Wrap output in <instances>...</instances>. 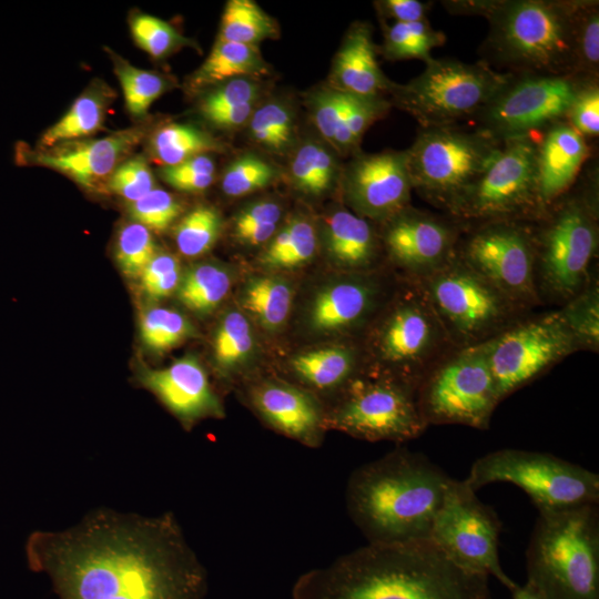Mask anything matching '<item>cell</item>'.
<instances>
[{
  "instance_id": "obj_33",
  "label": "cell",
  "mask_w": 599,
  "mask_h": 599,
  "mask_svg": "<svg viewBox=\"0 0 599 599\" xmlns=\"http://www.w3.org/2000/svg\"><path fill=\"white\" fill-rule=\"evenodd\" d=\"M292 298L293 291L284 278L261 276L247 283L242 304L263 327L275 329L285 322Z\"/></svg>"
},
{
  "instance_id": "obj_1",
  "label": "cell",
  "mask_w": 599,
  "mask_h": 599,
  "mask_svg": "<svg viewBox=\"0 0 599 599\" xmlns=\"http://www.w3.org/2000/svg\"><path fill=\"white\" fill-rule=\"evenodd\" d=\"M29 567L59 599H203L207 572L172 514L99 510L63 531H35Z\"/></svg>"
},
{
  "instance_id": "obj_55",
  "label": "cell",
  "mask_w": 599,
  "mask_h": 599,
  "mask_svg": "<svg viewBox=\"0 0 599 599\" xmlns=\"http://www.w3.org/2000/svg\"><path fill=\"white\" fill-rule=\"evenodd\" d=\"M432 3L419 0H383L376 1L375 6L383 18L394 23H409L427 20Z\"/></svg>"
},
{
  "instance_id": "obj_6",
  "label": "cell",
  "mask_w": 599,
  "mask_h": 599,
  "mask_svg": "<svg viewBox=\"0 0 599 599\" xmlns=\"http://www.w3.org/2000/svg\"><path fill=\"white\" fill-rule=\"evenodd\" d=\"M526 562L544 599H599L598 504L539 512Z\"/></svg>"
},
{
  "instance_id": "obj_8",
  "label": "cell",
  "mask_w": 599,
  "mask_h": 599,
  "mask_svg": "<svg viewBox=\"0 0 599 599\" xmlns=\"http://www.w3.org/2000/svg\"><path fill=\"white\" fill-rule=\"evenodd\" d=\"M424 71L406 84L393 83L394 102L420 128L471 121L514 74L499 72L479 60L432 58Z\"/></svg>"
},
{
  "instance_id": "obj_9",
  "label": "cell",
  "mask_w": 599,
  "mask_h": 599,
  "mask_svg": "<svg viewBox=\"0 0 599 599\" xmlns=\"http://www.w3.org/2000/svg\"><path fill=\"white\" fill-rule=\"evenodd\" d=\"M416 282L455 348L480 345L529 313L468 266L457 253Z\"/></svg>"
},
{
  "instance_id": "obj_10",
  "label": "cell",
  "mask_w": 599,
  "mask_h": 599,
  "mask_svg": "<svg viewBox=\"0 0 599 599\" xmlns=\"http://www.w3.org/2000/svg\"><path fill=\"white\" fill-rule=\"evenodd\" d=\"M538 133L502 141L495 159L446 214L464 225L538 220L545 213L538 186Z\"/></svg>"
},
{
  "instance_id": "obj_16",
  "label": "cell",
  "mask_w": 599,
  "mask_h": 599,
  "mask_svg": "<svg viewBox=\"0 0 599 599\" xmlns=\"http://www.w3.org/2000/svg\"><path fill=\"white\" fill-rule=\"evenodd\" d=\"M481 346L500 402L579 351L559 309L527 314Z\"/></svg>"
},
{
  "instance_id": "obj_54",
  "label": "cell",
  "mask_w": 599,
  "mask_h": 599,
  "mask_svg": "<svg viewBox=\"0 0 599 599\" xmlns=\"http://www.w3.org/2000/svg\"><path fill=\"white\" fill-rule=\"evenodd\" d=\"M566 121L583 138L599 133V80L586 82L578 91Z\"/></svg>"
},
{
  "instance_id": "obj_42",
  "label": "cell",
  "mask_w": 599,
  "mask_h": 599,
  "mask_svg": "<svg viewBox=\"0 0 599 599\" xmlns=\"http://www.w3.org/2000/svg\"><path fill=\"white\" fill-rule=\"evenodd\" d=\"M114 71L123 91L125 106L134 116L145 115L167 88L160 74L135 68L120 58L114 61Z\"/></svg>"
},
{
  "instance_id": "obj_35",
  "label": "cell",
  "mask_w": 599,
  "mask_h": 599,
  "mask_svg": "<svg viewBox=\"0 0 599 599\" xmlns=\"http://www.w3.org/2000/svg\"><path fill=\"white\" fill-rule=\"evenodd\" d=\"M316 244L313 224L305 219L295 217L271 238L261 262L271 267L300 266L313 257Z\"/></svg>"
},
{
  "instance_id": "obj_48",
  "label": "cell",
  "mask_w": 599,
  "mask_h": 599,
  "mask_svg": "<svg viewBox=\"0 0 599 599\" xmlns=\"http://www.w3.org/2000/svg\"><path fill=\"white\" fill-rule=\"evenodd\" d=\"M156 252L151 231L145 226L133 222L126 224L119 233L115 257L126 276H140Z\"/></svg>"
},
{
  "instance_id": "obj_62",
  "label": "cell",
  "mask_w": 599,
  "mask_h": 599,
  "mask_svg": "<svg viewBox=\"0 0 599 599\" xmlns=\"http://www.w3.org/2000/svg\"><path fill=\"white\" fill-rule=\"evenodd\" d=\"M512 593V599H544L529 583L518 586Z\"/></svg>"
},
{
  "instance_id": "obj_58",
  "label": "cell",
  "mask_w": 599,
  "mask_h": 599,
  "mask_svg": "<svg viewBox=\"0 0 599 599\" xmlns=\"http://www.w3.org/2000/svg\"><path fill=\"white\" fill-rule=\"evenodd\" d=\"M500 0H453L443 1V7L450 14L480 16L487 19L498 7Z\"/></svg>"
},
{
  "instance_id": "obj_15",
  "label": "cell",
  "mask_w": 599,
  "mask_h": 599,
  "mask_svg": "<svg viewBox=\"0 0 599 599\" xmlns=\"http://www.w3.org/2000/svg\"><path fill=\"white\" fill-rule=\"evenodd\" d=\"M455 347L420 285L409 286L380 322L374 339L385 374L416 388L429 369Z\"/></svg>"
},
{
  "instance_id": "obj_26",
  "label": "cell",
  "mask_w": 599,
  "mask_h": 599,
  "mask_svg": "<svg viewBox=\"0 0 599 599\" xmlns=\"http://www.w3.org/2000/svg\"><path fill=\"white\" fill-rule=\"evenodd\" d=\"M377 298L372 280L354 276L328 285L314 298L311 325L317 331L351 328L365 321Z\"/></svg>"
},
{
  "instance_id": "obj_46",
  "label": "cell",
  "mask_w": 599,
  "mask_h": 599,
  "mask_svg": "<svg viewBox=\"0 0 599 599\" xmlns=\"http://www.w3.org/2000/svg\"><path fill=\"white\" fill-rule=\"evenodd\" d=\"M270 162L254 154L234 160L224 171L222 190L229 196H242L270 185L277 176Z\"/></svg>"
},
{
  "instance_id": "obj_18",
  "label": "cell",
  "mask_w": 599,
  "mask_h": 599,
  "mask_svg": "<svg viewBox=\"0 0 599 599\" xmlns=\"http://www.w3.org/2000/svg\"><path fill=\"white\" fill-rule=\"evenodd\" d=\"M580 75L514 74L509 82L470 121L499 141L540 132L566 121L581 87Z\"/></svg>"
},
{
  "instance_id": "obj_40",
  "label": "cell",
  "mask_w": 599,
  "mask_h": 599,
  "mask_svg": "<svg viewBox=\"0 0 599 599\" xmlns=\"http://www.w3.org/2000/svg\"><path fill=\"white\" fill-rule=\"evenodd\" d=\"M251 138L263 148L285 152L294 141L295 128L291 109L277 101H271L254 110L250 121Z\"/></svg>"
},
{
  "instance_id": "obj_43",
  "label": "cell",
  "mask_w": 599,
  "mask_h": 599,
  "mask_svg": "<svg viewBox=\"0 0 599 599\" xmlns=\"http://www.w3.org/2000/svg\"><path fill=\"white\" fill-rule=\"evenodd\" d=\"M578 74L599 80V2L580 0L575 20Z\"/></svg>"
},
{
  "instance_id": "obj_29",
  "label": "cell",
  "mask_w": 599,
  "mask_h": 599,
  "mask_svg": "<svg viewBox=\"0 0 599 599\" xmlns=\"http://www.w3.org/2000/svg\"><path fill=\"white\" fill-rule=\"evenodd\" d=\"M266 71L267 65L257 47L217 40L194 73L191 85L202 89L243 77L262 75Z\"/></svg>"
},
{
  "instance_id": "obj_49",
  "label": "cell",
  "mask_w": 599,
  "mask_h": 599,
  "mask_svg": "<svg viewBox=\"0 0 599 599\" xmlns=\"http://www.w3.org/2000/svg\"><path fill=\"white\" fill-rule=\"evenodd\" d=\"M129 212L135 223L150 231L164 232L180 215L181 205L172 194L154 187L141 199L132 202Z\"/></svg>"
},
{
  "instance_id": "obj_31",
  "label": "cell",
  "mask_w": 599,
  "mask_h": 599,
  "mask_svg": "<svg viewBox=\"0 0 599 599\" xmlns=\"http://www.w3.org/2000/svg\"><path fill=\"white\" fill-rule=\"evenodd\" d=\"M339 174L334 154L316 141H307L297 149L290 165L294 186L313 196L329 191Z\"/></svg>"
},
{
  "instance_id": "obj_24",
  "label": "cell",
  "mask_w": 599,
  "mask_h": 599,
  "mask_svg": "<svg viewBox=\"0 0 599 599\" xmlns=\"http://www.w3.org/2000/svg\"><path fill=\"white\" fill-rule=\"evenodd\" d=\"M140 129L115 132L98 140L72 143L37 155V162L57 170L85 187L109 177L142 139Z\"/></svg>"
},
{
  "instance_id": "obj_37",
  "label": "cell",
  "mask_w": 599,
  "mask_h": 599,
  "mask_svg": "<svg viewBox=\"0 0 599 599\" xmlns=\"http://www.w3.org/2000/svg\"><path fill=\"white\" fill-rule=\"evenodd\" d=\"M105 102L97 93L79 97L65 114L42 135L41 143L52 148L65 142L90 136L102 128Z\"/></svg>"
},
{
  "instance_id": "obj_56",
  "label": "cell",
  "mask_w": 599,
  "mask_h": 599,
  "mask_svg": "<svg viewBox=\"0 0 599 599\" xmlns=\"http://www.w3.org/2000/svg\"><path fill=\"white\" fill-rule=\"evenodd\" d=\"M281 206L273 201H260L244 207L234 220V230L264 223H278Z\"/></svg>"
},
{
  "instance_id": "obj_36",
  "label": "cell",
  "mask_w": 599,
  "mask_h": 599,
  "mask_svg": "<svg viewBox=\"0 0 599 599\" xmlns=\"http://www.w3.org/2000/svg\"><path fill=\"white\" fill-rule=\"evenodd\" d=\"M231 287L229 273L214 264H200L181 276L179 300L196 313L212 312L226 296Z\"/></svg>"
},
{
  "instance_id": "obj_27",
  "label": "cell",
  "mask_w": 599,
  "mask_h": 599,
  "mask_svg": "<svg viewBox=\"0 0 599 599\" xmlns=\"http://www.w3.org/2000/svg\"><path fill=\"white\" fill-rule=\"evenodd\" d=\"M324 243L329 257L339 266L363 270L376 258L379 235L367 219L337 210L324 225Z\"/></svg>"
},
{
  "instance_id": "obj_51",
  "label": "cell",
  "mask_w": 599,
  "mask_h": 599,
  "mask_svg": "<svg viewBox=\"0 0 599 599\" xmlns=\"http://www.w3.org/2000/svg\"><path fill=\"white\" fill-rule=\"evenodd\" d=\"M260 97V85L250 78L233 79L222 83L203 98L201 114L209 120L215 114L243 104L255 103Z\"/></svg>"
},
{
  "instance_id": "obj_5",
  "label": "cell",
  "mask_w": 599,
  "mask_h": 599,
  "mask_svg": "<svg viewBox=\"0 0 599 599\" xmlns=\"http://www.w3.org/2000/svg\"><path fill=\"white\" fill-rule=\"evenodd\" d=\"M583 166L572 187L534 221L540 300L564 305L590 282L599 244L597 163Z\"/></svg>"
},
{
  "instance_id": "obj_50",
  "label": "cell",
  "mask_w": 599,
  "mask_h": 599,
  "mask_svg": "<svg viewBox=\"0 0 599 599\" xmlns=\"http://www.w3.org/2000/svg\"><path fill=\"white\" fill-rule=\"evenodd\" d=\"M106 186L112 193L132 203L154 189V176L146 159L134 156L114 169L108 177Z\"/></svg>"
},
{
  "instance_id": "obj_17",
  "label": "cell",
  "mask_w": 599,
  "mask_h": 599,
  "mask_svg": "<svg viewBox=\"0 0 599 599\" xmlns=\"http://www.w3.org/2000/svg\"><path fill=\"white\" fill-rule=\"evenodd\" d=\"M501 522L465 480L450 479L433 520L429 539L455 564L496 578L514 591L517 585L504 571L498 554Z\"/></svg>"
},
{
  "instance_id": "obj_21",
  "label": "cell",
  "mask_w": 599,
  "mask_h": 599,
  "mask_svg": "<svg viewBox=\"0 0 599 599\" xmlns=\"http://www.w3.org/2000/svg\"><path fill=\"white\" fill-rule=\"evenodd\" d=\"M139 380L185 426L224 415L219 396L194 356L182 357L161 369L143 368Z\"/></svg>"
},
{
  "instance_id": "obj_28",
  "label": "cell",
  "mask_w": 599,
  "mask_h": 599,
  "mask_svg": "<svg viewBox=\"0 0 599 599\" xmlns=\"http://www.w3.org/2000/svg\"><path fill=\"white\" fill-rule=\"evenodd\" d=\"M297 377L318 392L341 389L342 394L357 377L356 354L348 346H332L297 355L292 361Z\"/></svg>"
},
{
  "instance_id": "obj_11",
  "label": "cell",
  "mask_w": 599,
  "mask_h": 599,
  "mask_svg": "<svg viewBox=\"0 0 599 599\" xmlns=\"http://www.w3.org/2000/svg\"><path fill=\"white\" fill-rule=\"evenodd\" d=\"M464 480L475 491L491 483L514 484L539 512L599 502L598 474L548 453L495 450L478 458Z\"/></svg>"
},
{
  "instance_id": "obj_32",
  "label": "cell",
  "mask_w": 599,
  "mask_h": 599,
  "mask_svg": "<svg viewBox=\"0 0 599 599\" xmlns=\"http://www.w3.org/2000/svg\"><path fill=\"white\" fill-rule=\"evenodd\" d=\"M277 32L275 21L256 2L230 0L222 14L219 40L257 47Z\"/></svg>"
},
{
  "instance_id": "obj_57",
  "label": "cell",
  "mask_w": 599,
  "mask_h": 599,
  "mask_svg": "<svg viewBox=\"0 0 599 599\" xmlns=\"http://www.w3.org/2000/svg\"><path fill=\"white\" fill-rule=\"evenodd\" d=\"M180 268L177 258L165 252H156L140 274L142 288L148 287L164 274Z\"/></svg>"
},
{
  "instance_id": "obj_14",
  "label": "cell",
  "mask_w": 599,
  "mask_h": 599,
  "mask_svg": "<svg viewBox=\"0 0 599 599\" xmlns=\"http://www.w3.org/2000/svg\"><path fill=\"white\" fill-rule=\"evenodd\" d=\"M325 424L361 439L396 443L417 438L428 427L416 387L385 373L355 378L326 412Z\"/></svg>"
},
{
  "instance_id": "obj_39",
  "label": "cell",
  "mask_w": 599,
  "mask_h": 599,
  "mask_svg": "<svg viewBox=\"0 0 599 599\" xmlns=\"http://www.w3.org/2000/svg\"><path fill=\"white\" fill-rule=\"evenodd\" d=\"M389 108L390 102L383 97H361L347 93L346 106L333 146L342 153L358 149L366 130L383 118Z\"/></svg>"
},
{
  "instance_id": "obj_4",
  "label": "cell",
  "mask_w": 599,
  "mask_h": 599,
  "mask_svg": "<svg viewBox=\"0 0 599 599\" xmlns=\"http://www.w3.org/2000/svg\"><path fill=\"white\" fill-rule=\"evenodd\" d=\"M579 1L500 0L487 18L480 60L511 74L579 75L575 51Z\"/></svg>"
},
{
  "instance_id": "obj_60",
  "label": "cell",
  "mask_w": 599,
  "mask_h": 599,
  "mask_svg": "<svg viewBox=\"0 0 599 599\" xmlns=\"http://www.w3.org/2000/svg\"><path fill=\"white\" fill-rule=\"evenodd\" d=\"M277 223H264L234 230V235L244 244L260 245L270 241L276 232Z\"/></svg>"
},
{
  "instance_id": "obj_20",
  "label": "cell",
  "mask_w": 599,
  "mask_h": 599,
  "mask_svg": "<svg viewBox=\"0 0 599 599\" xmlns=\"http://www.w3.org/2000/svg\"><path fill=\"white\" fill-rule=\"evenodd\" d=\"M343 193L355 214L383 222L410 205L406 150L357 155L342 173Z\"/></svg>"
},
{
  "instance_id": "obj_23",
  "label": "cell",
  "mask_w": 599,
  "mask_h": 599,
  "mask_svg": "<svg viewBox=\"0 0 599 599\" xmlns=\"http://www.w3.org/2000/svg\"><path fill=\"white\" fill-rule=\"evenodd\" d=\"M589 156L587 139L567 121L538 133V186L545 211L572 187Z\"/></svg>"
},
{
  "instance_id": "obj_13",
  "label": "cell",
  "mask_w": 599,
  "mask_h": 599,
  "mask_svg": "<svg viewBox=\"0 0 599 599\" xmlns=\"http://www.w3.org/2000/svg\"><path fill=\"white\" fill-rule=\"evenodd\" d=\"M532 222L498 220L464 225L456 250L468 266L526 312L541 304Z\"/></svg>"
},
{
  "instance_id": "obj_59",
  "label": "cell",
  "mask_w": 599,
  "mask_h": 599,
  "mask_svg": "<svg viewBox=\"0 0 599 599\" xmlns=\"http://www.w3.org/2000/svg\"><path fill=\"white\" fill-rule=\"evenodd\" d=\"M255 103L243 104L235 109L213 115L207 121L221 129H236L250 121Z\"/></svg>"
},
{
  "instance_id": "obj_41",
  "label": "cell",
  "mask_w": 599,
  "mask_h": 599,
  "mask_svg": "<svg viewBox=\"0 0 599 599\" xmlns=\"http://www.w3.org/2000/svg\"><path fill=\"white\" fill-rule=\"evenodd\" d=\"M221 230L222 217L217 210L207 205L196 206L176 225V246L187 257L202 255L214 245Z\"/></svg>"
},
{
  "instance_id": "obj_3",
  "label": "cell",
  "mask_w": 599,
  "mask_h": 599,
  "mask_svg": "<svg viewBox=\"0 0 599 599\" xmlns=\"http://www.w3.org/2000/svg\"><path fill=\"white\" fill-rule=\"evenodd\" d=\"M450 479L424 454L397 448L351 474L346 509L368 544L429 539Z\"/></svg>"
},
{
  "instance_id": "obj_44",
  "label": "cell",
  "mask_w": 599,
  "mask_h": 599,
  "mask_svg": "<svg viewBox=\"0 0 599 599\" xmlns=\"http://www.w3.org/2000/svg\"><path fill=\"white\" fill-rule=\"evenodd\" d=\"M190 322L179 312L154 307L140 319V334L144 345L154 352H165L192 335Z\"/></svg>"
},
{
  "instance_id": "obj_25",
  "label": "cell",
  "mask_w": 599,
  "mask_h": 599,
  "mask_svg": "<svg viewBox=\"0 0 599 599\" xmlns=\"http://www.w3.org/2000/svg\"><path fill=\"white\" fill-rule=\"evenodd\" d=\"M376 58L370 27L354 23L335 55L331 87L361 97H383L393 82L385 77Z\"/></svg>"
},
{
  "instance_id": "obj_30",
  "label": "cell",
  "mask_w": 599,
  "mask_h": 599,
  "mask_svg": "<svg viewBox=\"0 0 599 599\" xmlns=\"http://www.w3.org/2000/svg\"><path fill=\"white\" fill-rule=\"evenodd\" d=\"M150 148L154 159L163 166L222 150V145L209 133L184 123H170L158 129L151 138Z\"/></svg>"
},
{
  "instance_id": "obj_52",
  "label": "cell",
  "mask_w": 599,
  "mask_h": 599,
  "mask_svg": "<svg viewBox=\"0 0 599 599\" xmlns=\"http://www.w3.org/2000/svg\"><path fill=\"white\" fill-rule=\"evenodd\" d=\"M215 165L209 154H201L160 170L161 177L172 187L183 192H201L214 181Z\"/></svg>"
},
{
  "instance_id": "obj_34",
  "label": "cell",
  "mask_w": 599,
  "mask_h": 599,
  "mask_svg": "<svg viewBox=\"0 0 599 599\" xmlns=\"http://www.w3.org/2000/svg\"><path fill=\"white\" fill-rule=\"evenodd\" d=\"M446 42V34L434 29L428 19L384 27L383 54L387 60L417 59L425 63L433 57L432 50Z\"/></svg>"
},
{
  "instance_id": "obj_61",
  "label": "cell",
  "mask_w": 599,
  "mask_h": 599,
  "mask_svg": "<svg viewBox=\"0 0 599 599\" xmlns=\"http://www.w3.org/2000/svg\"><path fill=\"white\" fill-rule=\"evenodd\" d=\"M181 276L180 268L173 270L154 281L148 287L143 288V291L152 298H162L169 296L175 290H177Z\"/></svg>"
},
{
  "instance_id": "obj_22",
  "label": "cell",
  "mask_w": 599,
  "mask_h": 599,
  "mask_svg": "<svg viewBox=\"0 0 599 599\" xmlns=\"http://www.w3.org/2000/svg\"><path fill=\"white\" fill-rule=\"evenodd\" d=\"M248 398L256 414L276 432L308 447L322 443L326 413L312 392L268 380L253 385Z\"/></svg>"
},
{
  "instance_id": "obj_47",
  "label": "cell",
  "mask_w": 599,
  "mask_h": 599,
  "mask_svg": "<svg viewBox=\"0 0 599 599\" xmlns=\"http://www.w3.org/2000/svg\"><path fill=\"white\" fill-rule=\"evenodd\" d=\"M130 27L135 43L155 59L166 57L187 42L170 23L150 14H136Z\"/></svg>"
},
{
  "instance_id": "obj_53",
  "label": "cell",
  "mask_w": 599,
  "mask_h": 599,
  "mask_svg": "<svg viewBox=\"0 0 599 599\" xmlns=\"http://www.w3.org/2000/svg\"><path fill=\"white\" fill-rule=\"evenodd\" d=\"M347 102V93L332 87L315 92L311 99L313 122L321 135L331 144L341 123Z\"/></svg>"
},
{
  "instance_id": "obj_12",
  "label": "cell",
  "mask_w": 599,
  "mask_h": 599,
  "mask_svg": "<svg viewBox=\"0 0 599 599\" xmlns=\"http://www.w3.org/2000/svg\"><path fill=\"white\" fill-rule=\"evenodd\" d=\"M416 399L427 426L487 429L500 399L481 344L446 354L418 384Z\"/></svg>"
},
{
  "instance_id": "obj_19",
  "label": "cell",
  "mask_w": 599,
  "mask_h": 599,
  "mask_svg": "<svg viewBox=\"0 0 599 599\" xmlns=\"http://www.w3.org/2000/svg\"><path fill=\"white\" fill-rule=\"evenodd\" d=\"M380 223L379 238L387 255L413 281L432 274L455 255L464 229L447 214L410 205Z\"/></svg>"
},
{
  "instance_id": "obj_45",
  "label": "cell",
  "mask_w": 599,
  "mask_h": 599,
  "mask_svg": "<svg viewBox=\"0 0 599 599\" xmlns=\"http://www.w3.org/2000/svg\"><path fill=\"white\" fill-rule=\"evenodd\" d=\"M253 347V335L248 321L240 312H230L222 319L214 339L216 364L231 370L245 361Z\"/></svg>"
},
{
  "instance_id": "obj_2",
  "label": "cell",
  "mask_w": 599,
  "mask_h": 599,
  "mask_svg": "<svg viewBox=\"0 0 599 599\" xmlns=\"http://www.w3.org/2000/svg\"><path fill=\"white\" fill-rule=\"evenodd\" d=\"M292 599H491L489 578L449 559L430 539L368 544L307 570Z\"/></svg>"
},
{
  "instance_id": "obj_38",
  "label": "cell",
  "mask_w": 599,
  "mask_h": 599,
  "mask_svg": "<svg viewBox=\"0 0 599 599\" xmlns=\"http://www.w3.org/2000/svg\"><path fill=\"white\" fill-rule=\"evenodd\" d=\"M579 351H599V285L592 278L575 297L559 308Z\"/></svg>"
},
{
  "instance_id": "obj_7",
  "label": "cell",
  "mask_w": 599,
  "mask_h": 599,
  "mask_svg": "<svg viewBox=\"0 0 599 599\" xmlns=\"http://www.w3.org/2000/svg\"><path fill=\"white\" fill-rule=\"evenodd\" d=\"M501 144L474 125L420 128L406 149L413 190L446 214L495 159Z\"/></svg>"
}]
</instances>
